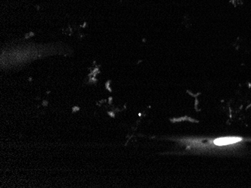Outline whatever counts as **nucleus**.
Instances as JSON below:
<instances>
[{"label":"nucleus","instance_id":"obj_1","mask_svg":"<svg viewBox=\"0 0 251 188\" xmlns=\"http://www.w3.org/2000/svg\"><path fill=\"white\" fill-rule=\"evenodd\" d=\"M242 139L240 137H224V138L217 139L214 140V144L217 146H226L229 145V144H233V143H238L242 141Z\"/></svg>","mask_w":251,"mask_h":188}]
</instances>
